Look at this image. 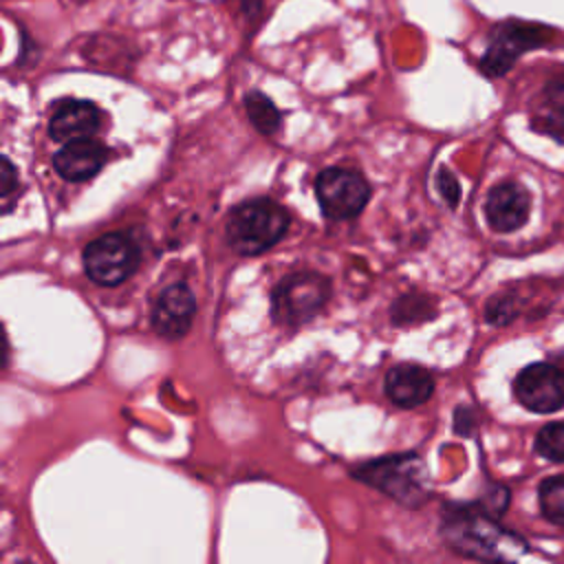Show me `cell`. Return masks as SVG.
Here are the masks:
<instances>
[{
    "mask_svg": "<svg viewBox=\"0 0 564 564\" xmlns=\"http://www.w3.org/2000/svg\"><path fill=\"white\" fill-rule=\"evenodd\" d=\"M482 505H454L445 513L443 533L452 549L478 560H513L527 553L524 540L505 531Z\"/></svg>",
    "mask_w": 564,
    "mask_h": 564,
    "instance_id": "cell-1",
    "label": "cell"
},
{
    "mask_svg": "<svg viewBox=\"0 0 564 564\" xmlns=\"http://www.w3.org/2000/svg\"><path fill=\"white\" fill-rule=\"evenodd\" d=\"M289 212L271 198H253L234 207L227 220V242L240 256L271 249L289 229Z\"/></svg>",
    "mask_w": 564,
    "mask_h": 564,
    "instance_id": "cell-2",
    "label": "cell"
},
{
    "mask_svg": "<svg viewBox=\"0 0 564 564\" xmlns=\"http://www.w3.org/2000/svg\"><path fill=\"white\" fill-rule=\"evenodd\" d=\"M330 297V282L317 271L284 275L271 293V313L278 324L297 326L313 319Z\"/></svg>",
    "mask_w": 564,
    "mask_h": 564,
    "instance_id": "cell-3",
    "label": "cell"
},
{
    "mask_svg": "<svg viewBox=\"0 0 564 564\" xmlns=\"http://www.w3.org/2000/svg\"><path fill=\"white\" fill-rule=\"evenodd\" d=\"M355 478L386 491L403 505H419L425 496V465L416 454L383 456L355 469Z\"/></svg>",
    "mask_w": 564,
    "mask_h": 564,
    "instance_id": "cell-4",
    "label": "cell"
},
{
    "mask_svg": "<svg viewBox=\"0 0 564 564\" xmlns=\"http://www.w3.org/2000/svg\"><path fill=\"white\" fill-rule=\"evenodd\" d=\"M139 267L137 242L121 231L104 234L86 245L84 269L86 275L101 286H117L126 282Z\"/></svg>",
    "mask_w": 564,
    "mask_h": 564,
    "instance_id": "cell-5",
    "label": "cell"
},
{
    "mask_svg": "<svg viewBox=\"0 0 564 564\" xmlns=\"http://www.w3.org/2000/svg\"><path fill=\"white\" fill-rule=\"evenodd\" d=\"M553 40V31L535 22H505L494 31L491 44L480 57V70L487 77H500L509 73L516 59L538 46H546Z\"/></svg>",
    "mask_w": 564,
    "mask_h": 564,
    "instance_id": "cell-6",
    "label": "cell"
},
{
    "mask_svg": "<svg viewBox=\"0 0 564 564\" xmlns=\"http://www.w3.org/2000/svg\"><path fill=\"white\" fill-rule=\"evenodd\" d=\"M315 194L326 218L348 220L366 207L370 198V185L355 170L326 167L315 178Z\"/></svg>",
    "mask_w": 564,
    "mask_h": 564,
    "instance_id": "cell-7",
    "label": "cell"
},
{
    "mask_svg": "<svg viewBox=\"0 0 564 564\" xmlns=\"http://www.w3.org/2000/svg\"><path fill=\"white\" fill-rule=\"evenodd\" d=\"M513 394L531 412H555L564 405V372L553 364H531L516 377Z\"/></svg>",
    "mask_w": 564,
    "mask_h": 564,
    "instance_id": "cell-8",
    "label": "cell"
},
{
    "mask_svg": "<svg viewBox=\"0 0 564 564\" xmlns=\"http://www.w3.org/2000/svg\"><path fill=\"white\" fill-rule=\"evenodd\" d=\"M194 313H196L194 293L183 282H176L165 286L159 293L150 313V322L161 337L178 339L189 330L194 322Z\"/></svg>",
    "mask_w": 564,
    "mask_h": 564,
    "instance_id": "cell-9",
    "label": "cell"
},
{
    "mask_svg": "<svg viewBox=\"0 0 564 564\" xmlns=\"http://www.w3.org/2000/svg\"><path fill=\"white\" fill-rule=\"evenodd\" d=\"M529 209H531L529 192L513 181H505L491 187L485 200V218L489 227L500 234H511L520 229L529 218Z\"/></svg>",
    "mask_w": 564,
    "mask_h": 564,
    "instance_id": "cell-10",
    "label": "cell"
},
{
    "mask_svg": "<svg viewBox=\"0 0 564 564\" xmlns=\"http://www.w3.org/2000/svg\"><path fill=\"white\" fill-rule=\"evenodd\" d=\"M101 112L93 101L68 99L62 101L48 119V137L59 143L88 139L99 130Z\"/></svg>",
    "mask_w": 564,
    "mask_h": 564,
    "instance_id": "cell-11",
    "label": "cell"
},
{
    "mask_svg": "<svg viewBox=\"0 0 564 564\" xmlns=\"http://www.w3.org/2000/svg\"><path fill=\"white\" fill-rule=\"evenodd\" d=\"M386 394L399 408L423 405L434 392V377L419 364H399L386 375Z\"/></svg>",
    "mask_w": 564,
    "mask_h": 564,
    "instance_id": "cell-12",
    "label": "cell"
},
{
    "mask_svg": "<svg viewBox=\"0 0 564 564\" xmlns=\"http://www.w3.org/2000/svg\"><path fill=\"white\" fill-rule=\"evenodd\" d=\"M106 156V148L93 137L77 139L64 143V148L53 156V167L66 181H86L104 167Z\"/></svg>",
    "mask_w": 564,
    "mask_h": 564,
    "instance_id": "cell-13",
    "label": "cell"
},
{
    "mask_svg": "<svg viewBox=\"0 0 564 564\" xmlns=\"http://www.w3.org/2000/svg\"><path fill=\"white\" fill-rule=\"evenodd\" d=\"M245 110L249 121L253 123V128L262 134H273L280 128V110L275 108V104L260 90H251L245 97Z\"/></svg>",
    "mask_w": 564,
    "mask_h": 564,
    "instance_id": "cell-14",
    "label": "cell"
},
{
    "mask_svg": "<svg viewBox=\"0 0 564 564\" xmlns=\"http://www.w3.org/2000/svg\"><path fill=\"white\" fill-rule=\"evenodd\" d=\"M538 498H540L542 516L549 522L564 527V476L544 478L540 482Z\"/></svg>",
    "mask_w": 564,
    "mask_h": 564,
    "instance_id": "cell-15",
    "label": "cell"
},
{
    "mask_svg": "<svg viewBox=\"0 0 564 564\" xmlns=\"http://www.w3.org/2000/svg\"><path fill=\"white\" fill-rule=\"evenodd\" d=\"M436 313L434 304L430 297L419 295V293H410L403 295L394 302L392 306V322L394 324H416L421 319H432Z\"/></svg>",
    "mask_w": 564,
    "mask_h": 564,
    "instance_id": "cell-16",
    "label": "cell"
},
{
    "mask_svg": "<svg viewBox=\"0 0 564 564\" xmlns=\"http://www.w3.org/2000/svg\"><path fill=\"white\" fill-rule=\"evenodd\" d=\"M535 449L546 460L564 463V421L544 425L535 436Z\"/></svg>",
    "mask_w": 564,
    "mask_h": 564,
    "instance_id": "cell-17",
    "label": "cell"
},
{
    "mask_svg": "<svg viewBox=\"0 0 564 564\" xmlns=\"http://www.w3.org/2000/svg\"><path fill=\"white\" fill-rule=\"evenodd\" d=\"M516 315H518V308H516V300L511 295H496L487 302L485 319L494 326L509 324L511 319H516Z\"/></svg>",
    "mask_w": 564,
    "mask_h": 564,
    "instance_id": "cell-18",
    "label": "cell"
},
{
    "mask_svg": "<svg viewBox=\"0 0 564 564\" xmlns=\"http://www.w3.org/2000/svg\"><path fill=\"white\" fill-rule=\"evenodd\" d=\"M0 194H2V212L7 214L11 209V198L15 196L18 189V172L9 156H2V174H0Z\"/></svg>",
    "mask_w": 564,
    "mask_h": 564,
    "instance_id": "cell-19",
    "label": "cell"
},
{
    "mask_svg": "<svg viewBox=\"0 0 564 564\" xmlns=\"http://www.w3.org/2000/svg\"><path fill=\"white\" fill-rule=\"evenodd\" d=\"M535 132L540 134H546L560 143H564V115H549V117H540V119H533V126H531Z\"/></svg>",
    "mask_w": 564,
    "mask_h": 564,
    "instance_id": "cell-20",
    "label": "cell"
},
{
    "mask_svg": "<svg viewBox=\"0 0 564 564\" xmlns=\"http://www.w3.org/2000/svg\"><path fill=\"white\" fill-rule=\"evenodd\" d=\"M436 185H438L443 198L447 200V205H449V207H456V203L460 200V185H458L456 176H454L449 170L441 167V170H438V176H436Z\"/></svg>",
    "mask_w": 564,
    "mask_h": 564,
    "instance_id": "cell-21",
    "label": "cell"
},
{
    "mask_svg": "<svg viewBox=\"0 0 564 564\" xmlns=\"http://www.w3.org/2000/svg\"><path fill=\"white\" fill-rule=\"evenodd\" d=\"M544 99L553 112L564 115V75H557L546 84Z\"/></svg>",
    "mask_w": 564,
    "mask_h": 564,
    "instance_id": "cell-22",
    "label": "cell"
},
{
    "mask_svg": "<svg viewBox=\"0 0 564 564\" xmlns=\"http://www.w3.org/2000/svg\"><path fill=\"white\" fill-rule=\"evenodd\" d=\"M509 505V489L507 487H494L491 494H487V502L482 505L491 516H500L505 513Z\"/></svg>",
    "mask_w": 564,
    "mask_h": 564,
    "instance_id": "cell-23",
    "label": "cell"
},
{
    "mask_svg": "<svg viewBox=\"0 0 564 564\" xmlns=\"http://www.w3.org/2000/svg\"><path fill=\"white\" fill-rule=\"evenodd\" d=\"M454 430L458 432V434H463V436H467V434H471V430H474V425H476V416H474V410L471 408H467V405H463V408H458L456 412H454Z\"/></svg>",
    "mask_w": 564,
    "mask_h": 564,
    "instance_id": "cell-24",
    "label": "cell"
}]
</instances>
